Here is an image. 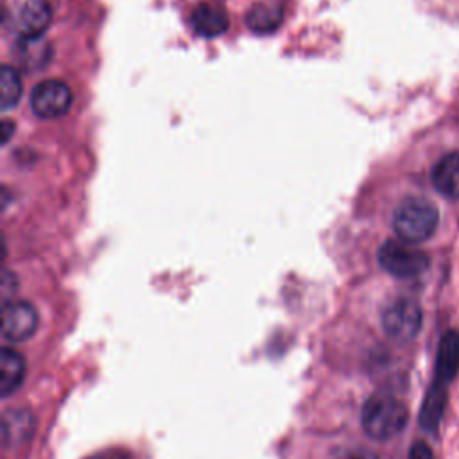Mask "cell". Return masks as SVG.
Segmentation results:
<instances>
[{"instance_id": "obj_17", "label": "cell", "mask_w": 459, "mask_h": 459, "mask_svg": "<svg viewBox=\"0 0 459 459\" xmlns=\"http://www.w3.org/2000/svg\"><path fill=\"white\" fill-rule=\"evenodd\" d=\"M86 459H133L126 450H120V448H108V450H102V452H97Z\"/></svg>"}, {"instance_id": "obj_4", "label": "cell", "mask_w": 459, "mask_h": 459, "mask_svg": "<svg viewBox=\"0 0 459 459\" xmlns=\"http://www.w3.org/2000/svg\"><path fill=\"white\" fill-rule=\"evenodd\" d=\"M421 308L416 301L400 298L391 301L382 310V328L385 335L396 342H407L414 339L421 328Z\"/></svg>"}, {"instance_id": "obj_16", "label": "cell", "mask_w": 459, "mask_h": 459, "mask_svg": "<svg viewBox=\"0 0 459 459\" xmlns=\"http://www.w3.org/2000/svg\"><path fill=\"white\" fill-rule=\"evenodd\" d=\"M409 459H434L432 450L423 441H416L409 450Z\"/></svg>"}, {"instance_id": "obj_3", "label": "cell", "mask_w": 459, "mask_h": 459, "mask_svg": "<svg viewBox=\"0 0 459 459\" xmlns=\"http://www.w3.org/2000/svg\"><path fill=\"white\" fill-rule=\"evenodd\" d=\"M380 267L396 278H414L429 269V255L407 246L405 242L387 240L378 247Z\"/></svg>"}, {"instance_id": "obj_14", "label": "cell", "mask_w": 459, "mask_h": 459, "mask_svg": "<svg viewBox=\"0 0 459 459\" xmlns=\"http://www.w3.org/2000/svg\"><path fill=\"white\" fill-rule=\"evenodd\" d=\"M281 9L267 4L253 5L246 14V23L255 34H271L281 23Z\"/></svg>"}, {"instance_id": "obj_13", "label": "cell", "mask_w": 459, "mask_h": 459, "mask_svg": "<svg viewBox=\"0 0 459 459\" xmlns=\"http://www.w3.org/2000/svg\"><path fill=\"white\" fill-rule=\"evenodd\" d=\"M25 378V360L22 353L4 348L0 351V393L2 396L13 394Z\"/></svg>"}, {"instance_id": "obj_10", "label": "cell", "mask_w": 459, "mask_h": 459, "mask_svg": "<svg viewBox=\"0 0 459 459\" xmlns=\"http://www.w3.org/2000/svg\"><path fill=\"white\" fill-rule=\"evenodd\" d=\"M190 25L195 34L203 38H215L228 29V14L217 5L201 4L192 11Z\"/></svg>"}, {"instance_id": "obj_1", "label": "cell", "mask_w": 459, "mask_h": 459, "mask_svg": "<svg viewBox=\"0 0 459 459\" xmlns=\"http://www.w3.org/2000/svg\"><path fill=\"white\" fill-rule=\"evenodd\" d=\"M439 212L425 197H405L393 213V230L405 244H418L430 238L437 228Z\"/></svg>"}, {"instance_id": "obj_15", "label": "cell", "mask_w": 459, "mask_h": 459, "mask_svg": "<svg viewBox=\"0 0 459 459\" xmlns=\"http://www.w3.org/2000/svg\"><path fill=\"white\" fill-rule=\"evenodd\" d=\"M22 91L23 86L20 74L11 65H4L0 70V108L4 111L13 109L20 102Z\"/></svg>"}, {"instance_id": "obj_12", "label": "cell", "mask_w": 459, "mask_h": 459, "mask_svg": "<svg viewBox=\"0 0 459 459\" xmlns=\"http://www.w3.org/2000/svg\"><path fill=\"white\" fill-rule=\"evenodd\" d=\"M446 385L432 382L425 393L421 409H420V427L427 432H436L439 429L443 411L446 405Z\"/></svg>"}, {"instance_id": "obj_6", "label": "cell", "mask_w": 459, "mask_h": 459, "mask_svg": "<svg viewBox=\"0 0 459 459\" xmlns=\"http://www.w3.org/2000/svg\"><path fill=\"white\" fill-rule=\"evenodd\" d=\"M74 95L66 82L57 79H48L38 82L29 97L30 109L36 117L52 120L63 117L72 106Z\"/></svg>"}, {"instance_id": "obj_9", "label": "cell", "mask_w": 459, "mask_h": 459, "mask_svg": "<svg viewBox=\"0 0 459 459\" xmlns=\"http://www.w3.org/2000/svg\"><path fill=\"white\" fill-rule=\"evenodd\" d=\"M34 432V418L25 409H11L2 416V443L18 446L30 439Z\"/></svg>"}, {"instance_id": "obj_2", "label": "cell", "mask_w": 459, "mask_h": 459, "mask_svg": "<svg viewBox=\"0 0 459 459\" xmlns=\"http://www.w3.org/2000/svg\"><path fill=\"white\" fill-rule=\"evenodd\" d=\"M407 407L394 396L377 393L369 396L360 412V423L364 432L377 441L394 437L407 425Z\"/></svg>"}, {"instance_id": "obj_11", "label": "cell", "mask_w": 459, "mask_h": 459, "mask_svg": "<svg viewBox=\"0 0 459 459\" xmlns=\"http://www.w3.org/2000/svg\"><path fill=\"white\" fill-rule=\"evenodd\" d=\"M432 183L441 195L448 199H459V152L445 154L434 165Z\"/></svg>"}, {"instance_id": "obj_7", "label": "cell", "mask_w": 459, "mask_h": 459, "mask_svg": "<svg viewBox=\"0 0 459 459\" xmlns=\"http://www.w3.org/2000/svg\"><path fill=\"white\" fill-rule=\"evenodd\" d=\"M39 317L29 301H5L2 310V337L7 342H22L34 335Z\"/></svg>"}, {"instance_id": "obj_18", "label": "cell", "mask_w": 459, "mask_h": 459, "mask_svg": "<svg viewBox=\"0 0 459 459\" xmlns=\"http://www.w3.org/2000/svg\"><path fill=\"white\" fill-rule=\"evenodd\" d=\"M339 459H378V457L369 450H351V452L344 454Z\"/></svg>"}, {"instance_id": "obj_8", "label": "cell", "mask_w": 459, "mask_h": 459, "mask_svg": "<svg viewBox=\"0 0 459 459\" xmlns=\"http://www.w3.org/2000/svg\"><path fill=\"white\" fill-rule=\"evenodd\" d=\"M457 371H459V332L448 330L443 333L437 346L434 382L446 385L448 382L454 380Z\"/></svg>"}, {"instance_id": "obj_19", "label": "cell", "mask_w": 459, "mask_h": 459, "mask_svg": "<svg viewBox=\"0 0 459 459\" xmlns=\"http://www.w3.org/2000/svg\"><path fill=\"white\" fill-rule=\"evenodd\" d=\"M13 127H14V126L11 124V120H4V122H2L0 133H2V140H4V142H7V140H9V134H11Z\"/></svg>"}, {"instance_id": "obj_5", "label": "cell", "mask_w": 459, "mask_h": 459, "mask_svg": "<svg viewBox=\"0 0 459 459\" xmlns=\"http://www.w3.org/2000/svg\"><path fill=\"white\" fill-rule=\"evenodd\" d=\"M11 22L23 41H36L52 22L48 0H13Z\"/></svg>"}]
</instances>
